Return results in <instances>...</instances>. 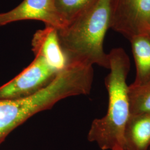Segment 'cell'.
<instances>
[{
	"label": "cell",
	"instance_id": "obj_1",
	"mask_svg": "<svg viewBox=\"0 0 150 150\" xmlns=\"http://www.w3.org/2000/svg\"><path fill=\"white\" fill-rule=\"evenodd\" d=\"M93 80L89 67L69 64L50 85L32 96L0 101V145L11 132L35 115L52 108L67 97L90 94Z\"/></svg>",
	"mask_w": 150,
	"mask_h": 150
},
{
	"label": "cell",
	"instance_id": "obj_2",
	"mask_svg": "<svg viewBox=\"0 0 150 150\" xmlns=\"http://www.w3.org/2000/svg\"><path fill=\"white\" fill-rule=\"evenodd\" d=\"M108 56L110 72L105 79L108 95L107 113L92 121L87 135L88 140L96 142L102 150L123 149L125 129L130 116L126 83L129 57L122 48H113Z\"/></svg>",
	"mask_w": 150,
	"mask_h": 150
},
{
	"label": "cell",
	"instance_id": "obj_3",
	"mask_svg": "<svg viewBox=\"0 0 150 150\" xmlns=\"http://www.w3.org/2000/svg\"><path fill=\"white\" fill-rule=\"evenodd\" d=\"M113 0H96L85 11L58 31L67 63L97 64L109 69L103 41L111 28Z\"/></svg>",
	"mask_w": 150,
	"mask_h": 150
},
{
	"label": "cell",
	"instance_id": "obj_4",
	"mask_svg": "<svg viewBox=\"0 0 150 150\" xmlns=\"http://www.w3.org/2000/svg\"><path fill=\"white\" fill-rule=\"evenodd\" d=\"M59 71L40 56L15 78L0 87V101L17 100L32 96L50 85Z\"/></svg>",
	"mask_w": 150,
	"mask_h": 150
},
{
	"label": "cell",
	"instance_id": "obj_5",
	"mask_svg": "<svg viewBox=\"0 0 150 150\" xmlns=\"http://www.w3.org/2000/svg\"><path fill=\"white\" fill-rule=\"evenodd\" d=\"M150 22V0H113L111 28L129 40L146 32Z\"/></svg>",
	"mask_w": 150,
	"mask_h": 150
},
{
	"label": "cell",
	"instance_id": "obj_6",
	"mask_svg": "<svg viewBox=\"0 0 150 150\" xmlns=\"http://www.w3.org/2000/svg\"><path fill=\"white\" fill-rule=\"evenodd\" d=\"M23 20H37L60 31L67 26L55 0H23L10 11L0 13V26Z\"/></svg>",
	"mask_w": 150,
	"mask_h": 150
},
{
	"label": "cell",
	"instance_id": "obj_7",
	"mask_svg": "<svg viewBox=\"0 0 150 150\" xmlns=\"http://www.w3.org/2000/svg\"><path fill=\"white\" fill-rule=\"evenodd\" d=\"M31 45L35 56L42 57L54 69L60 71L67 64L56 28L46 26L38 30L33 36Z\"/></svg>",
	"mask_w": 150,
	"mask_h": 150
},
{
	"label": "cell",
	"instance_id": "obj_8",
	"mask_svg": "<svg viewBox=\"0 0 150 150\" xmlns=\"http://www.w3.org/2000/svg\"><path fill=\"white\" fill-rule=\"evenodd\" d=\"M150 146V113L130 115L124 132L125 150H148Z\"/></svg>",
	"mask_w": 150,
	"mask_h": 150
},
{
	"label": "cell",
	"instance_id": "obj_9",
	"mask_svg": "<svg viewBox=\"0 0 150 150\" xmlns=\"http://www.w3.org/2000/svg\"><path fill=\"white\" fill-rule=\"evenodd\" d=\"M136 65V77L131 86L142 87L150 83V32L136 35L129 40Z\"/></svg>",
	"mask_w": 150,
	"mask_h": 150
},
{
	"label": "cell",
	"instance_id": "obj_10",
	"mask_svg": "<svg viewBox=\"0 0 150 150\" xmlns=\"http://www.w3.org/2000/svg\"><path fill=\"white\" fill-rule=\"evenodd\" d=\"M130 115L150 113V83L142 87L129 86Z\"/></svg>",
	"mask_w": 150,
	"mask_h": 150
},
{
	"label": "cell",
	"instance_id": "obj_11",
	"mask_svg": "<svg viewBox=\"0 0 150 150\" xmlns=\"http://www.w3.org/2000/svg\"><path fill=\"white\" fill-rule=\"evenodd\" d=\"M96 0H55V4L67 25L79 16Z\"/></svg>",
	"mask_w": 150,
	"mask_h": 150
},
{
	"label": "cell",
	"instance_id": "obj_12",
	"mask_svg": "<svg viewBox=\"0 0 150 150\" xmlns=\"http://www.w3.org/2000/svg\"><path fill=\"white\" fill-rule=\"evenodd\" d=\"M146 32H150V22L149 23V26H148V28H147V30Z\"/></svg>",
	"mask_w": 150,
	"mask_h": 150
},
{
	"label": "cell",
	"instance_id": "obj_13",
	"mask_svg": "<svg viewBox=\"0 0 150 150\" xmlns=\"http://www.w3.org/2000/svg\"><path fill=\"white\" fill-rule=\"evenodd\" d=\"M124 150L123 149H115V150Z\"/></svg>",
	"mask_w": 150,
	"mask_h": 150
}]
</instances>
